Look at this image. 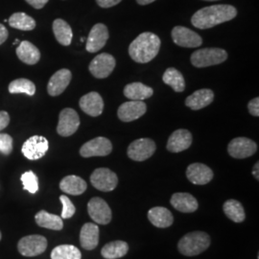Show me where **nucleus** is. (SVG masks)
I'll return each mask as SVG.
<instances>
[{
	"instance_id": "nucleus-28",
	"label": "nucleus",
	"mask_w": 259,
	"mask_h": 259,
	"mask_svg": "<svg viewBox=\"0 0 259 259\" xmlns=\"http://www.w3.org/2000/svg\"><path fill=\"white\" fill-rule=\"evenodd\" d=\"M53 33L58 42L64 47H68L71 44L73 33L70 25L64 19H58L53 22Z\"/></svg>"
},
{
	"instance_id": "nucleus-25",
	"label": "nucleus",
	"mask_w": 259,
	"mask_h": 259,
	"mask_svg": "<svg viewBox=\"0 0 259 259\" xmlns=\"http://www.w3.org/2000/svg\"><path fill=\"white\" fill-rule=\"evenodd\" d=\"M148 219L155 227L165 229L170 227L173 221V215L170 212L169 209L162 206H156L151 208L148 211Z\"/></svg>"
},
{
	"instance_id": "nucleus-15",
	"label": "nucleus",
	"mask_w": 259,
	"mask_h": 259,
	"mask_svg": "<svg viewBox=\"0 0 259 259\" xmlns=\"http://www.w3.org/2000/svg\"><path fill=\"white\" fill-rule=\"evenodd\" d=\"M88 211L91 218L97 224L107 225L111 221L110 205L101 198H93L88 204Z\"/></svg>"
},
{
	"instance_id": "nucleus-41",
	"label": "nucleus",
	"mask_w": 259,
	"mask_h": 259,
	"mask_svg": "<svg viewBox=\"0 0 259 259\" xmlns=\"http://www.w3.org/2000/svg\"><path fill=\"white\" fill-rule=\"evenodd\" d=\"M122 0H96L97 4L102 8H111L119 4Z\"/></svg>"
},
{
	"instance_id": "nucleus-47",
	"label": "nucleus",
	"mask_w": 259,
	"mask_h": 259,
	"mask_svg": "<svg viewBox=\"0 0 259 259\" xmlns=\"http://www.w3.org/2000/svg\"><path fill=\"white\" fill-rule=\"evenodd\" d=\"M0 240H1V232H0Z\"/></svg>"
},
{
	"instance_id": "nucleus-4",
	"label": "nucleus",
	"mask_w": 259,
	"mask_h": 259,
	"mask_svg": "<svg viewBox=\"0 0 259 259\" xmlns=\"http://www.w3.org/2000/svg\"><path fill=\"white\" fill-rule=\"evenodd\" d=\"M228 53L221 48H204L195 51L191 55V64L195 67L202 68L220 65L227 61Z\"/></svg>"
},
{
	"instance_id": "nucleus-42",
	"label": "nucleus",
	"mask_w": 259,
	"mask_h": 259,
	"mask_svg": "<svg viewBox=\"0 0 259 259\" xmlns=\"http://www.w3.org/2000/svg\"><path fill=\"white\" fill-rule=\"evenodd\" d=\"M25 1L33 8L37 10L42 9L48 2V0H25Z\"/></svg>"
},
{
	"instance_id": "nucleus-22",
	"label": "nucleus",
	"mask_w": 259,
	"mask_h": 259,
	"mask_svg": "<svg viewBox=\"0 0 259 259\" xmlns=\"http://www.w3.org/2000/svg\"><path fill=\"white\" fill-rule=\"evenodd\" d=\"M80 243L84 250H94L99 243V228L93 223L84 224L80 232Z\"/></svg>"
},
{
	"instance_id": "nucleus-13",
	"label": "nucleus",
	"mask_w": 259,
	"mask_h": 259,
	"mask_svg": "<svg viewBox=\"0 0 259 259\" xmlns=\"http://www.w3.org/2000/svg\"><path fill=\"white\" fill-rule=\"evenodd\" d=\"M257 151V144L247 138H236L229 143L228 152L234 158L251 157Z\"/></svg>"
},
{
	"instance_id": "nucleus-10",
	"label": "nucleus",
	"mask_w": 259,
	"mask_h": 259,
	"mask_svg": "<svg viewBox=\"0 0 259 259\" xmlns=\"http://www.w3.org/2000/svg\"><path fill=\"white\" fill-rule=\"evenodd\" d=\"M112 151L111 142L108 139L99 137L84 143L80 149V155L83 157H105Z\"/></svg>"
},
{
	"instance_id": "nucleus-16",
	"label": "nucleus",
	"mask_w": 259,
	"mask_h": 259,
	"mask_svg": "<svg viewBox=\"0 0 259 259\" xmlns=\"http://www.w3.org/2000/svg\"><path fill=\"white\" fill-rule=\"evenodd\" d=\"M147 111V106L143 101H133L123 103L118 108L117 115L123 122H131L140 118Z\"/></svg>"
},
{
	"instance_id": "nucleus-17",
	"label": "nucleus",
	"mask_w": 259,
	"mask_h": 259,
	"mask_svg": "<svg viewBox=\"0 0 259 259\" xmlns=\"http://www.w3.org/2000/svg\"><path fill=\"white\" fill-rule=\"evenodd\" d=\"M72 74L68 69H60L52 75L47 84V92L50 96H59L64 93L71 81Z\"/></svg>"
},
{
	"instance_id": "nucleus-7",
	"label": "nucleus",
	"mask_w": 259,
	"mask_h": 259,
	"mask_svg": "<svg viewBox=\"0 0 259 259\" xmlns=\"http://www.w3.org/2000/svg\"><path fill=\"white\" fill-rule=\"evenodd\" d=\"M80 126V118L77 111L66 108L60 112L57 133L61 137H70L77 132Z\"/></svg>"
},
{
	"instance_id": "nucleus-9",
	"label": "nucleus",
	"mask_w": 259,
	"mask_h": 259,
	"mask_svg": "<svg viewBox=\"0 0 259 259\" xmlns=\"http://www.w3.org/2000/svg\"><path fill=\"white\" fill-rule=\"evenodd\" d=\"M116 65L113 56L108 53H102L96 56L90 64L89 69L91 73L97 79H105L109 77Z\"/></svg>"
},
{
	"instance_id": "nucleus-2",
	"label": "nucleus",
	"mask_w": 259,
	"mask_h": 259,
	"mask_svg": "<svg viewBox=\"0 0 259 259\" xmlns=\"http://www.w3.org/2000/svg\"><path fill=\"white\" fill-rule=\"evenodd\" d=\"M160 38L157 35L145 32L139 35L130 45V57L137 63L146 64L158 54Z\"/></svg>"
},
{
	"instance_id": "nucleus-23",
	"label": "nucleus",
	"mask_w": 259,
	"mask_h": 259,
	"mask_svg": "<svg viewBox=\"0 0 259 259\" xmlns=\"http://www.w3.org/2000/svg\"><path fill=\"white\" fill-rule=\"evenodd\" d=\"M170 203L178 211L184 213L194 212L199 207L196 198L189 193H175L171 197Z\"/></svg>"
},
{
	"instance_id": "nucleus-45",
	"label": "nucleus",
	"mask_w": 259,
	"mask_h": 259,
	"mask_svg": "<svg viewBox=\"0 0 259 259\" xmlns=\"http://www.w3.org/2000/svg\"><path fill=\"white\" fill-rule=\"evenodd\" d=\"M154 1H156V0H137V2L139 3V5H148V4L153 3Z\"/></svg>"
},
{
	"instance_id": "nucleus-11",
	"label": "nucleus",
	"mask_w": 259,
	"mask_h": 259,
	"mask_svg": "<svg viewBox=\"0 0 259 259\" xmlns=\"http://www.w3.org/2000/svg\"><path fill=\"white\" fill-rule=\"evenodd\" d=\"M49 143L45 137L33 136L28 139L22 146V154L30 160H37L47 154Z\"/></svg>"
},
{
	"instance_id": "nucleus-19",
	"label": "nucleus",
	"mask_w": 259,
	"mask_h": 259,
	"mask_svg": "<svg viewBox=\"0 0 259 259\" xmlns=\"http://www.w3.org/2000/svg\"><path fill=\"white\" fill-rule=\"evenodd\" d=\"M186 177L193 185H204L213 179L212 170L203 163H192L186 169Z\"/></svg>"
},
{
	"instance_id": "nucleus-5",
	"label": "nucleus",
	"mask_w": 259,
	"mask_h": 259,
	"mask_svg": "<svg viewBox=\"0 0 259 259\" xmlns=\"http://www.w3.org/2000/svg\"><path fill=\"white\" fill-rule=\"evenodd\" d=\"M47 248V240L45 236L41 235H28L20 239L18 244V249L20 254L33 257L41 254L46 251Z\"/></svg>"
},
{
	"instance_id": "nucleus-36",
	"label": "nucleus",
	"mask_w": 259,
	"mask_h": 259,
	"mask_svg": "<svg viewBox=\"0 0 259 259\" xmlns=\"http://www.w3.org/2000/svg\"><path fill=\"white\" fill-rule=\"evenodd\" d=\"M23 188L25 190H27L28 192H30L31 194H35L38 190V180L36 174L32 171H28L25 172L21 178H20Z\"/></svg>"
},
{
	"instance_id": "nucleus-26",
	"label": "nucleus",
	"mask_w": 259,
	"mask_h": 259,
	"mask_svg": "<svg viewBox=\"0 0 259 259\" xmlns=\"http://www.w3.org/2000/svg\"><path fill=\"white\" fill-rule=\"evenodd\" d=\"M124 95L133 101H143L145 99L150 98L153 94L154 91L152 88L147 87L142 83H132L127 84L124 88Z\"/></svg>"
},
{
	"instance_id": "nucleus-46",
	"label": "nucleus",
	"mask_w": 259,
	"mask_h": 259,
	"mask_svg": "<svg viewBox=\"0 0 259 259\" xmlns=\"http://www.w3.org/2000/svg\"><path fill=\"white\" fill-rule=\"evenodd\" d=\"M204 1H219V0H204Z\"/></svg>"
},
{
	"instance_id": "nucleus-21",
	"label": "nucleus",
	"mask_w": 259,
	"mask_h": 259,
	"mask_svg": "<svg viewBox=\"0 0 259 259\" xmlns=\"http://www.w3.org/2000/svg\"><path fill=\"white\" fill-rule=\"evenodd\" d=\"M214 93L211 90L203 89L199 90L185 99L186 107L190 108L192 111H199L209 106L213 102Z\"/></svg>"
},
{
	"instance_id": "nucleus-35",
	"label": "nucleus",
	"mask_w": 259,
	"mask_h": 259,
	"mask_svg": "<svg viewBox=\"0 0 259 259\" xmlns=\"http://www.w3.org/2000/svg\"><path fill=\"white\" fill-rule=\"evenodd\" d=\"M9 93L18 94V93H25L29 96H33L36 93V85L32 81L28 79H17L11 82L9 84Z\"/></svg>"
},
{
	"instance_id": "nucleus-43",
	"label": "nucleus",
	"mask_w": 259,
	"mask_h": 259,
	"mask_svg": "<svg viewBox=\"0 0 259 259\" xmlns=\"http://www.w3.org/2000/svg\"><path fill=\"white\" fill-rule=\"evenodd\" d=\"M8 36H9V33H8L7 28L0 23V46L6 41Z\"/></svg>"
},
{
	"instance_id": "nucleus-38",
	"label": "nucleus",
	"mask_w": 259,
	"mask_h": 259,
	"mask_svg": "<svg viewBox=\"0 0 259 259\" xmlns=\"http://www.w3.org/2000/svg\"><path fill=\"white\" fill-rule=\"evenodd\" d=\"M13 151V139L7 134H0V152L10 155Z\"/></svg>"
},
{
	"instance_id": "nucleus-14",
	"label": "nucleus",
	"mask_w": 259,
	"mask_h": 259,
	"mask_svg": "<svg viewBox=\"0 0 259 259\" xmlns=\"http://www.w3.org/2000/svg\"><path fill=\"white\" fill-rule=\"evenodd\" d=\"M109 30L105 24L102 23H97L95 24L87 39V45H85V49L90 53H95L99 50H101L103 47L106 46L108 39H109Z\"/></svg>"
},
{
	"instance_id": "nucleus-29",
	"label": "nucleus",
	"mask_w": 259,
	"mask_h": 259,
	"mask_svg": "<svg viewBox=\"0 0 259 259\" xmlns=\"http://www.w3.org/2000/svg\"><path fill=\"white\" fill-rule=\"evenodd\" d=\"M35 220L39 227L49 230L61 231L64 228L62 217L48 213L46 210H40L39 212H37L35 216Z\"/></svg>"
},
{
	"instance_id": "nucleus-33",
	"label": "nucleus",
	"mask_w": 259,
	"mask_h": 259,
	"mask_svg": "<svg viewBox=\"0 0 259 259\" xmlns=\"http://www.w3.org/2000/svg\"><path fill=\"white\" fill-rule=\"evenodd\" d=\"M223 209L227 217L233 222H243L246 218V213L243 205L236 200L227 201L223 205Z\"/></svg>"
},
{
	"instance_id": "nucleus-1",
	"label": "nucleus",
	"mask_w": 259,
	"mask_h": 259,
	"mask_svg": "<svg viewBox=\"0 0 259 259\" xmlns=\"http://www.w3.org/2000/svg\"><path fill=\"white\" fill-rule=\"evenodd\" d=\"M236 16L237 10L232 5H213L197 11L191 19V23L199 29H209L230 21Z\"/></svg>"
},
{
	"instance_id": "nucleus-18",
	"label": "nucleus",
	"mask_w": 259,
	"mask_h": 259,
	"mask_svg": "<svg viewBox=\"0 0 259 259\" xmlns=\"http://www.w3.org/2000/svg\"><path fill=\"white\" fill-rule=\"evenodd\" d=\"M191 144H192L191 133L187 130H177L168 139L167 150L171 153H180L189 148Z\"/></svg>"
},
{
	"instance_id": "nucleus-8",
	"label": "nucleus",
	"mask_w": 259,
	"mask_h": 259,
	"mask_svg": "<svg viewBox=\"0 0 259 259\" xmlns=\"http://www.w3.org/2000/svg\"><path fill=\"white\" fill-rule=\"evenodd\" d=\"M156 152V143L150 139H137L128 147V157L135 161H144Z\"/></svg>"
},
{
	"instance_id": "nucleus-32",
	"label": "nucleus",
	"mask_w": 259,
	"mask_h": 259,
	"mask_svg": "<svg viewBox=\"0 0 259 259\" xmlns=\"http://www.w3.org/2000/svg\"><path fill=\"white\" fill-rule=\"evenodd\" d=\"M9 25L11 27L21 31H32L36 28L35 19L29 17L25 13H15L10 17Z\"/></svg>"
},
{
	"instance_id": "nucleus-40",
	"label": "nucleus",
	"mask_w": 259,
	"mask_h": 259,
	"mask_svg": "<svg viewBox=\"0 0 259 259\" xmlns=\"http://www.w3.org/2000/svg\"><path fill=\"white\" fill-rule=\"evenodd\" d=\"M10 123V115L7 111H0V131L5 129Z\"/></svg>"
},
{
	"instance_id": "nucleus-12",
	"label": "nucleus",
	"mask_w": 259,
	"mask_h": 259,
	"mask_svg": "<svg viewBox=\"0 0 259 259\" xmlns=\"http://www.w3.org/2000/svg\"><path fill=\"white\" fill-rule=\"evenodd\" d=\"M172 38L177 46L187 48L201 47L203 39L194 31L184 26H176L172 30Z\"/></svg>"
},
{
	"instance_id": "nucleus-24",
	"label": "nucleus",
	"mask_w": 259,
	"mask_h": 259,
	"mask_svg": "<svg viewBox=\"0 0 259 259\" xmlns=\"http://www.w3.org/2000/svg\"><path fill=\"white\" fill-rule=\"evenodd\" d=\"M16 53L19 60L26 65H36L40 59L39 50L28 40H23L20 42V45L16 49Z\"/></svg>"
},
{
	"instance_id": "nucleus-44",
	"label": "nucleus",
	"mask_w": 259,
	"mask_h": 259,
	"mask_svg": "<svg viewBox=\"0 0 259 259\" xmlns=\"http://www.w3.org/2000/svg\"><path fill=\"white\" fill-rule=\"evenodd\" d=\"M259 163L258 162H256L255 164H254V166H253V169H252V175L253 177L256 179V180H259Z\"/></svg>"
},
{
	"instance_id": "nucleus-30",
	"label": "nucleus",
	"mask_w": 259,
	"mask_h": 259,
	"mask_svg": "<svg viewBox=\"0 0 259 259\" xmlns=\"http://www.w3.org/2000/svg\"><path fill=\"white\" fill-rule=\"evenodd\" d=\"M129 246L124 241H113L106 244L101 250L103 257L106 259H117L127 254Z\"/></svg>"
},
{
	"instance_id": "nucleus-34",
	"label": "nucleus",
	"mask_w": 259,
	"mask_h": 259,
	"mask_svg": "<svg viewBox=\"0 0 259 259\" xmlns=\"http://www.w3.org/2000/svg\"><path fill=\"white\" fill-rule=\"evenodd\" d=\"M81 251L72 245L58 246L51 252V259H81Z\"/></svg>"
},
{
	"instance_id": "nucleus-6",
	"label": "nucleus",
	"mask_w": 259,
	"mask_h": 259,
	"mask_svg": "<svg viewBox=\"0 0 259 259\" xmlns=\"http://www.w3.org/2000/svg\"><path fill=\"white\" fill-rule=\"evenodd\" d=\"M92 185L103 192L112 191L118 184L117 175L109 168H98L91 176Z\"/></svg>"
},
{
	"instance_id": "nucleus-20",
	"label": "nucleus",
	"mask_w": 259,
	"mask_h": 259,
	"mask_svg": "<svg viewBox=\"0 0 259 259\" xmlns=\"http://www.w3.org/2000/svg\"><path fill=\"white\" fill-rule=\"evenodd\" d=\"M79 105L81 110L84 113L93 117L99 116L104 110V101H103L102 96L95 92L83 95V97L80 99Z\"/></svg>"
},
{
	"instance_id": "nucleus-39",
	"label": "nucleus",
	"mask_w": 259,
	"mask_h": 259,
	"mask_svg": "<svg viewBox=\"0 0 259 259\" xmlns=\"http://www.w3.org/2000/svg\"><path fill=\"white\" fill-rule=\"evenodd\" d=\"M248 110L250 111V114L253 116H259V98L255 97L251 99L248 104Z\"/></svg>"
},
{
	"instance_id": "nucleus-3",
	"label": "nucleus",
	"mask_w": 259,
	"mask_h": 259,
	"mask_svg": "<svg viewBox=\"0 0 259 259\" xmlns=\"http://www.w3.org/2000/svg\"><path fill=\"white\" fill-rule=\"evenodd\" d=\"M210 245V237L204 232L187 233L179 241V251L185 256H195L206 250Z\"/></svg>"
},
{
	"instance_id": "nucleus-27",
	"label": "nucleus",
	"mask_w": 259,
	"mask_h": 259,
	"mask_svg": "<svg viewBox=\"0 0 259 259\" xmlns=\"http://www.w3.org/2000/svg\"><path fill=\"white\" fill-rule=\"evenodd\" d=\"M87 183L83 179L74 175L65 177L60 183V188L62 191L74 196L83 194L87 190Z\"/></svg>"
},
{
	"instance_id": "nucleus-31",
	"label": "nucleus",
	"mask_w": 259,
	"mask_h": 259,
	"mask_svg": "<svg viewBox=\"0 0 259 259\" xmlns=\"http://www.w3.org/2000/svg\"><path fill=\"white\" fill-rule=\"evenodd\" d=\"M163 82L170 85L176 93H183L185 89V78L183 74L174 67H169L162 76Z\"/></svg>"
},
{
	"instance_id": "nucleus-37",
	"label": "nucleus",
	"mask_w": 259,
	"mask_h": 259,
	"mask_svg": "<svg viewBox=\"0 0 259 259\" xmlns=\"http://www.w3.org/2000/svg\"><path fill=\"white\" fill-rule=\"evenodd\" d=\"M60 200L63 204V211H62V219H68L71 218L75 212H76V208H75L74 204H72V202L69 200L68 197H66L65 195H62L60 197Z\"/></svg>"
}]
</instances>
